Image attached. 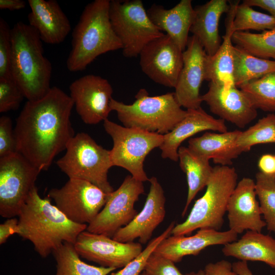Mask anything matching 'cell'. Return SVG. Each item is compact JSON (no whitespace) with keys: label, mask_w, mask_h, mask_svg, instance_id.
<instances>
[{"label":"cell","mask_w":275,"mask_h":275,"mask_svg":"<svg viewBox=\"0 0 275 275\" xmlns=\"http://www.w3.org/2000/svg\"><path fill=\"white\" fill-rule=\"evenodd\" d=\"M232 267L238 275H253L246 261L239 260L235 262L232 263Z\"/></svg>","instance_id":"cell-46"},{"label":"cell","mask_w":275,"mask_h":275,"mask_svg":"<svg viewBox=\"0 0 275 275\" xmlns=\"http://www.w3.org/2000/svg\"><path fill=\"white\" fill-rule=\"evenodd\" d=\"M130 104L113 98L110 106L116 112L124 126L164 135L186 115L177 102L174 92L150 96L147 91L141 89Z\"/></svg>","instance_id":"cell-5"},{"label":"cell","mask_w":275,"mask_h":275,"mask_svg":"<svg viewBox=\"0 0 275 275\" xmlns=\"http://www.w3.org/2000/svg\"><path fill=\"white\" fill-rule=\"evenodd\" d=\"M73 106L70 95L54 86L42 98L27 101L18 116L17 152L41 171L48 170L75 135L70 119Z\"/></svg>","instance_id":"cell-1"},{"label":"cell","mask_w":275,"mask_h":275,"mask_svg":"<svg viewBox=\"0 0 275 275\" xmlns=\"http://www.w3.org/2000/svg\"><path fill=\"white\" fill-rule=\"evenodd\" d=\"M275 28V19L269 14L258 12L243 3L236 6L233 21L234 32L249 30L265 31Z\"/></svg>","instance_id":"cell-35"},{"label":"cell","mask_w":275,"mask_h":275,"mask_svg":"<svg viewBox=\"0 0 275 275\" xmlns=\"http://www.w3.org/2000/svg\"><path fill=\"white\" fill-rule=\"evenodd\" d=\"M109 0L87 4L72 33V48L66 61L70 72L85 70L97 57L122 49L109 17Z\"/></svg>","instance_id":"cell-4"},{"label":"cell","mask_w":275,"mask_h":275,"mask_svg":"<svg viewBox=\"0 0 275 275\" xmlns=\"http://www.w3.org/2000/svg\"><path fill=\"white\" fill-rule=\"evenodd\" d=\"M232 42L248 53L263 59L275 61V28L261 33L234 32Z\"/></svg>","instance_id":"cell-31"},{"label":"cell","mask_w":275,"mask_h":275,"mask_svg":"<svg viewBox=\"0 0 275 275\" xmlns=\"http://www.w3.org/2000/svg\"><path fill=\"white\" fill-rule=\"evenodd\" d=\"M74 248L80 257L106 267H124L143 251L141 243L121 242L103 234L82 232Z\"/></svg>","instance_id":"cell-15"},{"label":"cell","mask_w":275,"mask_h":275,"mask_svg":"<svg viewBox=\"0 0 275 275\" xmlns=\"http://www.w3.org/2000/svg\"><path fill=\"white\" fill-rule=\"evenodd\" d=\"M233 79L237 87L275 72V61L252 55L233 45Z\"/></svg>","instance_id":"cell-29"},{"label":"cell","mask_w":275,"mask_h":275,"mask_svg":"<svg viewBox=\"0 0 275 275\" xmlns=\"http://www.w3.org/2000/svg\"><path fill=\"white\" fill-rule=\"evenodd\" d=\"M207 53L196 37H189L183 52V65L174 92L176 99L187 109H197L202 102L200 89L205 80Z\"/></svg>","instance_id":"cell-16"},{"label":"cell","mask_w":275,"mask_h":275,"mask_svg":"<svg viewBox=\"0 0 275 275\" xmlns=\"http://www.w3.org/2000/svg\"><path fill=\"white\" fill-rule=\"evenodd\" d=\"M149 191L143 209L126 226L120 228L113 236L121 242H130L137 238L146 244L153 231L163 221L165 214L166 198L163 188L155 177L149 179Z\"/></svg>","instance_id":"cell-18"},{"label":"cell","mask_w":275,"mask_h":275,"mask_svg":"<svg viewBox=\"0 0 275 275\" xmlns=\"http://www.w3.org/2000/svg\"><path fill=\"white\" fill-rule=\"evenodd\" d=\"M186 111V116L172 130L163 135V142L159 147L163 158L177 161L178 151L181 143L199 132L205 130L227 131L224 120L214 118L201 107Z\"/></svg>","instance_id":"cell-21"},{"label":"cell","mask_w":275,"mask_h":275,"mask_svg":"<svg viewBox=\"0 0 275 275\" xmlns=\"http://www.w3.org/2000/svg\"><path fill=\"white\" fill-rule=\"evenodd\" d=\"M103 127L113 141L110 150L113 166L126 169L143 182L149 181L144 170V161L152 150L159 148L163 135L123 126L108 119L103 121Z\"/></svg>","instance_id":"cell-9"},{"label":"cell","mask_w":275,"mask_h":275,"mask_svg":"<svg viewBox=\"0 0 275 275\" xmlns=\"http://www.w3.org/2000/svg\"><path fill=\"white\" fill-rule=\"evenodd\" d=\"M18 230V219L14 217L8 218L0 224V244L5 243L10 236L17 234Z\"/></svg>","instance_id":"cell-42"},{"label":"cell","mask_w":275,"mask_h":275,"mask_svg":"<svg viewBox=\"0 0 275 275\" xmlns=\"http://www.w3.org/2000/svg\"><path fill=\"white\" fill-rule=\"evenodd\" d=\"M238 234L229 230L221 232L209 228L199 229L189 236L170 235L163 239L156 248L153 253L179 262L188 255H198L209 246L225 245L237 240Z\"/></svg>","instance_id":"cell-20"},{"label":"cell","mask_w":275,"mask_h":275,"mask_svg":"<svg viewBox=\"0 0 275 275\" xmlns=\"http://www.w3.org/2000/svg\"><path fill=\"white\" fill-rule=\"evenodd\" d=\"M241 131L235 130L219 133L205 132L199 137L190 138L187 147L202 157L212 159L218 166H230L233 160L242 153L237 145Z\"/></svg>","instance_id":"cell-25"},{"label":"cell","mask_w":275,"mask_h":275,"mask_svg":"<svg viewBox=\"0 0 275 275\" xmlns=\"http://www.w3.org/2000/svg\"><path fill=\"white\" fill-rule=\"evenodd\" d=\"M12 42L11 29L8 23L0 18V79L12 78L11 70Z\"/></svg>","instance_id":"cell-38"},{"label":"cell","mask_w":275,"mask_h":275,"mask_svg":"<svg viewBox=\"0 0 275 275\" xmlns=\"http://www.w3.org/2000/svg\"><path fill=\"white\" fill-rule=\"evenodd\" d=\"M242 3L251 7L257 6L264 9L275 19V0H244Z\"/></svg>","instance_id":"cell-44"},{"label":"cell","mask_w":275,"mask_h":275,"mask_svg":"<svg viewBox=\"0 0 275 275\" xmlns=\"http://www.w3.org/2000/svg\"><path fill=\"white\" fill-rule=\"evenodd\" d=\"M144 193L143 182L127 176L117 190L108 194L104 206L86 230L112 238L137 215L134 204Z\"/></svg>","instance_id":"cell-12"},{"label":"cell","mask_w":275,"mask_h":275,"mask_svg":"<svg viewBox=\"0 0 275 275\" xmlns=\"http://www.w3.org/2000/svg\"><path fill=\"white\" fill-rule=\"evenodd\" d=\"M12 79L27 101H36L49 91L52 73L50 62L44 54L42 41L29 24L17 22L11 29Z\"/></svg>","instance_id":"cell-3"},{"label":"cell","mask_w":275,"mask_h":275,"mask_svg":"<svg viewBox=\"0 0 275 275\" xmlns=\"http://www.w3.org/2000/svg\"><path fill=\"white\" fill-rule=\"evenodd\" d=\"M204 270L205 275H238L233 270L232 264L225 260L208 263Z\"/></svg>","instance_id":"cell-41"},{"label":"cell","mask_w":275,"mask_h":275,"mask_svg":"<svg viewBox=\"0 0 275 275\" xmlns=\"http://www.w3.org/2000/svg\"><path fill=\"white\" fill-rule=\"evenodd\" d=\"M29 25L42 41L50 44L62 42L71 31L70 22L56 0H29Z\"/></svg>","instance_id":"cell-22"},{"label":"cell","mask_w":275,"mask_h":275,"mask_svg":"<svg viewBox=\"0 0 275 275\" xmlns=\"http://www.w3.org/2000/svg\"><path fill=\"white\" fill-rule=\"evenodd\" d=\"M52 254L57 264L55 275H108L116 269L86 263L71 243L64 242Z\"/></svg>","instance_id":"cell-30"},{"label":"cell","mask_w":275,"mask_h":275,"mask_svg":"<svg viewBox=\"0 0 275 275\" xmlns=\"http://www.w3.org/2000/svg\"><path fill=\"white\" fill-rule=\"evenodd\" d=\"M183 52L164 34L142 49L139 54L141 68L155 82L175 88L183 65Z\"/></svg>","instance_id":"cell-13"},{"label":"cell","mask_w":275,"mask_h":275,"mask_svg":"<svg viewBox=\"0 0 275 275\" xmlns=\"http://www.w3.org/2000/svg\"><path fill=\"white\" fill-rule=\"evenodd\" d=\"M178 154L180 167L186 175L188 184L186 202L182 213L184 217L197 194L206 187L213 168L210 166L209 160L196 154L188 147L180 146Z\"/></svg>","instance_id":"cell-28"},{"label":"cell","mask_w":275,"mask_h":275,"mask_svg":"<svg viewBox=\"0 0 275 275\" xmlns=\"http://www.w3.org/2000/svg\"><path fill=\"white\" fill-rule=\"evenodd\" d=\"M185 275H205L204 269H200L197 272L191 271L185 274Z\"/></svg>","instance_id":"cell-47"},{"label":"cell","mask_w":275,"mask_h":275,"mask_svg":"<svg viewBox=\"0 0 275 275\" xmlns=\"http://www.w3.org/2000/svg\"><path fill=\"white\" fill-rule=\"evenodd\" d=\"M140 275H148L145 271H143Z\"/></svg>","instance_id":"cell-48"},{"label":"cell","mask_w":275,"mask_h":275,"mask_svg":"<svg viewBox=\"0 0 275 275\" xmlns=\"http://www.w3.org/2000/svg\"><path fill=\"white\" fill-rule=\"evenodd\" d=\"M40 172L18 152L0 157L1 216H18Z\"/></svg>","instance_id":"cell-10"},{"label":"cell","mask_w":275,"mask_h":275,"mask_svg":"<svg viewBox=\"0 0 275 275\" xmlns=\"http://www.w3.org/2000/svg\"><path fill=\"white\" fill-rule=\"evenodd\" d=\"M256 192L267 229L275 233V174H256Z\"/></svg>","instance_id":"cell-33"},{"label":"cell","mask_w":275,"mask_h":275,"mask_svg":"<svg viewBox=\"0 0 275 275\" xmlns=\"http://www.w3.org/2000/svg\"><path fill=\"white\" fill-rule=\"evenodd\" d=\"M24 96L12 78L0 79V112L18 108Z\"/></svg>","instance_id":"cell-37"},{"label":"cell","mask_w":275,"mask_h":275,"mask_svg":"<svg viewBox=\"0 0 275 275\" xmlns=\"http://www.w3.org/2000/svg\"><path fill=\"white\" fill-rule=\"evenodd\" d=\"M258 167L261 172L266 175L275 174V156L264 154L258 161Z\"/></svg>","instance_id":"cell-43"},{"label":"cell","mask_w":275,"mask_h":275,"mask_svg":"<svg viewBox=\"0 0 275 275\" xmlns=\"http://www.w3.org/2000/svg\"><path fill=\"white\" fill-rule=\"evenodd\" d=\"M256 109L275 111V72L240 87Z\"/></svg>","instance_id":"cell-32"},{"label":"cell","mask_w":275,"mask_h":275,"mask_svg":"<svg viewBox=\"0 0 275 275\" xmlns=\"http://www.w3.org/2000/svg\"><path fill=\"white\" fill-rule=\"evenodd\" d=\"M257 197L253 179L243 177L237 183L227 205L229 230L238 234L245 230L261 232L266 223Z\"/></svg>","instance_id":"cell-19"},{"label":"cell","mask_w":275,"mask_h":275,"mask_svg":"<svg viewBox=\"0 0 275 275\" xmlns=\"http://www.w3.org/2000/svg\"><path fill=\"white\" fill-rule=\"evenodd\" d=\"M17 235L30 241L36 252L47 257L64 242L74 244L88 225L69 219L50 199L40 197L35 186L18 215Z\"/></svg>","instance_id":"cell-2"},{"label":"cell","mask_w":275,"mask_h":275,"mask_svg":"<svg viewBox=\"0 0 275 275\" xmlns=\"http://www.w3.org/2000/svg\"><path fill=\"white\" fill-rule=\"evenodd\" d=\"M147 12L153 24L162 32H165L184 51L195 16L191 1L181 0L170 9L154 4Z\"/></svg>","instance_id":"cell-23"},{"label":"cell","mask_w":275,"mask_h":275,"mask_svg":"<svg viewBox=\"0 0 275 275\" xmlns=\"http://www.w3.org/2000/svg\"><path fill=\"white\" fill-rule=\"evenodd\" d=\"M207 92L201 95L202 102L220 119L243 128L257 116V109L246 95L235 86L209 82Z\"/></svg>","instance_id":"cell-17"},{"label":"cell","mask_w":275,"mask_h":275,"mask_svg":"<svg viewBox=\"0 0 275 275\" xmlns=\"http://www.w3.org/2000/svg\"><path fill=\"white\" fill-rule=\"evenodd\" d=\"M275 143V115L268 114L239 135L237 145L242 152L257 144Z\"/></svg>","instance_id":"cell-34"},{"label":"cell","mask_w":275,"mask_h":275,"mask_svg":"<svg viewBox=\"0 0 275 275\" xmlns=\"http://www.w3.org/2000/svg\"><path fill=\"white\" fill-rule=\"evenodd\" d=\"M227 0H210L198 6L190 32L197 38L208 56L214 55L221 45L219 22L223 13H227L230 4Z\"/></svg>","instance_id":"cell-24"},{"label":"cell","mask_w":275,"mask_h":275,"mask_svg":"<svg viewBox=\"0 0 275 275\" xmlns=\"http://www.w3.org/2000/svg\"><path fill=\"white\" fill-rule=\"evenodd\" d=\"M108 194L92 183L69 179L61 188L51 189L47 197L74 223L88 225L104 206Z\"/></svg>","instance_id":"cell-11"},{"label":"cell","mask_w":275,"mask_h":275,"mask_svg":"<svg viewBox=\"0 0 275 275\" xmlns=\"http://www.w3.org/2000/svg\"><path fill=\"white\" fill-rule=\"evenodd\" d=\"M56 164L69 179L87 181L107 194L114 191L107 174L113 167L110 150L98 145L88 134L80 132L68 142L66 153Z\"/></svg>","instance_id":"cell-7"},{"label":"cell","mask_w":275,"mask_h":275,"mask_svg":"<svg viewBox=\"0 0 275 275\" xmlns=\"http://www.w3.org/2000/svg\"><path fill=\"white\" fill-rule=\"evenodd\" d=\"M175 226V222H172L160 235L151 240L138 256L122 269L116 272L111 273V275H140L144 271L150 256L161 241L172 235V231Z\"/></svg>","instance_id":"cell-36"},{"label":"cell","mask_w":275,"mask_h":275,"mask_svg":"<svg viewBox=\"0 0 275 275\" xmlns=\"http://www.w3.org/2000/svg\"><path fill=\"white\" fill-rule=\"evenodd\" d=\"M144 271L148 275H185L180 272L173 261L153 253L148 259Z\"/></svg>","instance_id":"cell-39"},{"label":"cell","mask_w":275,"mask_h":275,"mask_svg":"<svg viewBox=\"0 0 275 275\" xmlns=\"http://www.w3.org/2000/svg\"><path fill=\"white\" fill-rule=\"evenodd\" d=\"M17 152L16 142L11 119L6 116L0 118V157Z\"/></svg>","instance_id":"cell-40"},{"label":"cell","mask_w":275,"mask_h":275,"mask_svg":"<svg viewBox=\"0 0 275 275\" xmlns=\"http://www.w3.org/2000/svg\"><path fill=\"white\" fill-rule=\"evenodd\" d=\"M237 179L234 168L218 165L214 167L204 194L195 202L186 220L175 226L172 235H187L202 228L221 229Z\"/></svg>","instance_id":"cell-6"},{"label":"cell","mask_w":275,"mask_h":275,"mask_svg":"<svg viewBox=\"0 0 275 275\" xmlns=\"http://www.w3.org/2000/svg\"><path fill=\"white\" fill-rule=\"evenodd\" d=\"M109 17L126 58L139 56L147 44L164 35L152 22L141 0L110 1Z\"/></svg>","instance_id":"cell-8"},{"label":"cell","mask_w":275,"mask_h":275,"mask_svg":"<svg viewBox=\"0 0 275 275\" xmlns=\"http://www.w3.org/2000/svg\"><path fill=\"white\" fill-rule=\"evenodd\" d=\"M69 90L76 111L85 123L95 125L107 119L112 111L113 89L106 79L87 74L73 81Z\"/></svg>","instance_id":"cell-14"},{"label":"cell","mask_w":275,"mask_h":275,"mask_svg":"<svg viewBox=\"0 0 275 275\" xmlns=\"http://www.w3.org/2000/svg\"><path fill=\"white\" fill-rule=\"evenodd\" d=\"M230 9L226 18V32L223 37V41L216 51L212 56L207 54L206 60L205 80L224 85L225 86L235 85L233 79V59L232 37L234 33L233 21L235 11L239 1H229Z\"/></svg>","instance_id":"cell-26"},{"label":"cell","mask_w":275,"mask_h":275,"mask_svg":"<svg viewBox=\"0 0 275 275\" xmlns=\"http://www.w3.org/2000/svg\"><path fill=\"white\" fill-rule=\"evenodd\" d=\"M26 6L23 0H0V9H8L10 11L19 10Z\"/></svg>","instance_id":"cell-45"},{"label":"cell","mask_w":275,"mask_h":275,"mask_svg":"<svg viewBox=\"0 0 275 275\" xmlns=\"http://www.w3.org/2000/svg\"><path fill=\"white\" fill-rule=\"evenodd\" d=\"M222 252L240 261L262 262L275 269V239L261 232L247 231L240 239L224 245Z\"/></svg>","instance_id":"cell-27"}]
</instances>
